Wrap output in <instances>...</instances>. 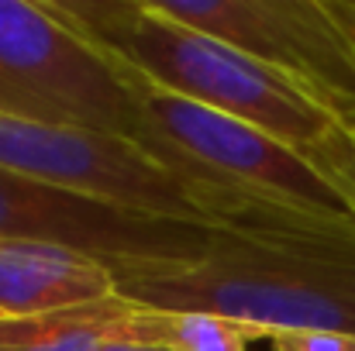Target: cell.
<instances>
[{"instance_id": "4fadbf2b", "label": "cell", "mask_w": 355, "mask_h": 351, "mask_svg": "<svg viewBox=\"0 0 355 351\" xmlns=\"http://www.w3.org/2000/svg\"><path fill=\"white\" fill-rule=\"evenodd\" d=\"M328 3H331V14L338 17V24L345 28V35L355 45V0H328Z\"/></svg>"}, {"instance_id": "52a82bcc", "label": "cell", "mask_w": 355, "mask_h": 351, "mask_svg": "<svg viewBox=\"0 0 355 351\" xmlns=\"http://www.w3.org/2000/svg\"><path fill=\"white\" fill-rule=\"evenodd\" d=\"M211 234L214 228L135 214L0 169V237L10 241H52L124 269L138 262L197 258Z\"/></svg>"}, {"instance_id": "6da1fadb", "label": "cell", "mask_w": 355, "mask_h": 351, "mask_svg": "<svg viewBox=\"0 0 355 351\" xmlns=\"http://www.w3.org/2000/svg\"><path fill=\"white\" fill-rule=\"evenodd\" d=\"M114 279L131 303L214 314L255 341L272 331L355 334V217L218 228L197 258L124 265Z\"/></svg>"}, {"instance_id": "5bb4252c", "label": "cell", "mask_w": 355, "mask_h": 351, "mask_svg": "<svg viewBox=\"0 0 355 351\" xmlns=\"http://www.w3.org/2000/svg\"><path fill=\"white\" fill-rule=\"evenodd\" d=\"M107 351H155V348H141V345H128V341H121V345H111Z\"/></svg>"}, {"instance_id": "9c48e42d", "label": "cell", "mask_w": 355, "mask_h": 351, "mask_svg": "<svg viewBox=\"0 0 355 351\" xmlns=\"http://www.w3.org/2000/svg\"><path fill=\"white\" fill-rule=\"evenodd\" d=\"M135 303L111 296L101 303L38 314V317H0V351H107L128 341Z\"/></svg>"}, {"instance_id": "8992f818", "label": "cell", "mask_w": 355, "mask_h": 351, "mask_svg": "<svg viewBox=\"0 0 355 351\" xmlns=\"http://www.w3.org/2000/svg\"><path fill=\"white\" fill-rule=\"evenodd\" d=\"M0 169L135 214L214 228L211 210L187 183L118 134L0 117Z\"/></svg>"}, {"instance_id": "7c38bea8", "label": "cell", "mask_w": 355, "mask_h": 351, "mask_svg": "<svg viewBox=\"0 0 355 351\" xmlns=\"http://www.w3.org/2000/svg\"><path fill=\"white\" fill-rule=\"evenodd\" d=\"M262 341L272 351H355L349 331H272Z\"/></svg>"}, {"instance_id": "8fae6325", "label": "cell", "mask_w": 355, "mask_h": 351, "mask_svg": "<svg viewBox=\"0 0 355 351\" xmlns=\"http://www.w3.org/2000/svg\"><path fill=\"white\" fill-rule=\"evenodd\" d=\"M307 159L328 176V183L342 193V200L355 214V127H338Z\"/></svg>"}, {"instance_id": "3957f363", "label": "cell", "mask_w": 355, "mask_h": 351, "mask_svg": "<svg viewBox=\"0 0 355 351\" xmlns=\"http://www.w3.org/2000/svg\"><path fill=\"white\" fill-rule=\"evenodd\" d=\"M97 48L162 90L238 117L311 155L342 124L290 80L232 45L166 17L152 0H49Z\"/></svg>"}, {"instance_id": "7a4b0ae2", "label": "cell", "mask_w": 355, "mask_h": 351, "mask_svg": "<svg viewBox=\"0 0 355 351\" xmlns=\"http://www.w3.org/2000/svg\"><path fill=\"white\" fill-rule=\"evenodd\" d=\"M114 62L138 107L135 145L204 200L214 228L355 217L328 176L297 148Z\"/></svg>"}, {"instance_id": "277c9868", "label": "cell", "mask_w": 355, "mask_h": 351, "mask_svg": "<svg viewBox=\"0 0 355 351\" xmlns=\"http://www.w3.org/2000/svg\"><path fill=\"white\" fill-rule=\"evenodd\" d=\"M0 117L135 141L138 107L118 62L49 0H0Z\"/></svg>"}, {"instance_id": "30bf717a", "label": "cell", "mask_w": 355, "mask_h": 351, "mask_svg": "<svg viewBox=\"0 0 355 351\" xmlns=\"http://www.w3.org/2000/svg\"><path fill=\"white\" fill-rule=\"evenodd\" d=\"M255 338L235 321L193 310H159L135 303L128 345L155 351H248Z\"/></svg>"}, {"instance_id": "5b68a950", "label": "cell", "mask_w": 355, "mask_h": 351, "mask_svg": "<svg viewBox=\"0 0 355 351\" xmlns=\"http://www.w3.org/2000/svg\"><path fill=\"white\" fill-rule=\"evenodd\" d=\"M166 17L197 28L269 66L342 127H355V45L328 0H152Z\"/></svg>"}, {"instance_id": "ba28073f", "label": "cell", "mask_w": 355, "mask_h": 351, "mask_svg": "<svg viewBox=\"0 0 355 351\" xmlns=\"http://www.w3.org/2000/svg\"><path fill=\"white\" fill-rule=\"evenodd\" d=\"M118 296L114 269L52 241L0 237V317H38Z\"/></svg>"}]
</instances>
